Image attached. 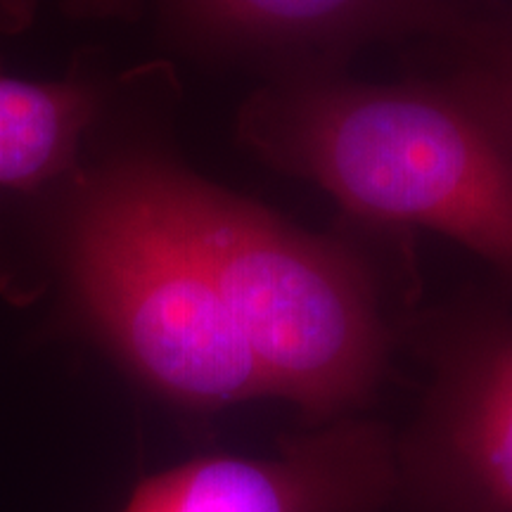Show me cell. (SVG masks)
<instances>
[{"mask_svg":"<svg viewBox=\"0 0 512 512\" xmlns=\"http://www.w3.org/2000/svg\"><path fill=\"white\" fill-rule=\"evenodd\" d=\"M86 17H152L192 53L266 81L342 72L361 50L441 38L465 0H64Z\"/></svg>","mask_w":512,"mask_h":512,"instance_id":"4","label":"cell"},{"mask_svg":"<svg viewBox=\"0 0 512 512\" xmlns=\"http://www.w3.org/2000/svg\"><path fill=\"white\" fill-rule=\"evenodd\" d=\"M235 133L259 162L328 192L361 228L432 230L512 283V147L446 81L271 79L242 102Z\"/></svg>","mask_w":512,"mask_h":512,"instance_id":"1","label":"cell"},{"mask_svg":"<svg viewBox=\"0 0 512 512\" xmlns=\"http://www.w3.org/2000/svg\"><path fill=\"white\" fill-rule=\"evenodd\" d=\"M392 482L387 434L337 420L278 456H209L147 477L124 512H377Z\"/></svg>","mask_w":512,"mask_h":512,"instance_id":"5","label":"cell"},{"mask_svg":"<svg viewBox=\"0 0 512 512\" xmlns=\"http://www.w3.org/2000/svg\"><path fill=\"white\" fill-rule=\"evenodd\" d=\"M105 88L86 76L31 83L0 74V188L36 190L79 166Z\"/></svg>","mask_w":512,"mask_h":512,"instance_id":"7","label":"cell"},{"mask_svg":"<svg viewBox=\"0 0 512 512\" xmlns=\"http://www.w3.org/2000/svg\"><path fill=\"white\" fill-rule=\"evenodd\" d=\"M418 451L453 512H512V316H446Z\"/></svg>","mask_w":512,"mask_h":512,"instance_id":"6","label":"cell"},{"mask_svg":"<svg viewBox=\"0 0 512 512\" xmlns=\"http://www.w3.org/2000/svg\"><path fill=\"white\" fill-rule=\"evenodd\" d=\"M38 0H0V31L19 34L36 19Z\"/></svg>","mask_w":512,"mask_h":512,"instance_id":"9","label":"cell"},{"mask_svg":"<svg viewBox=\"0 0 512 512\" xmlns=\"http://www.w3.org/2000/svg\"><path fill=\"white\" fill-rule=\"evenodd\" d=\"M155 147L69 174L60 259L76 316L157 394L195 411L268 396L214 280L155 178Z\"/></svg>","mask_w":512,"mask_h":512,"instance_id":"3","label":"cell"},{"mask_svg":"<svg viewBox=\"0 0 512 512\" xmlns=\"http://www.w3.org/2000/svg\"><path fill=\"white\" fill-rule=\"evenodd\" d=\"M430 46L448 67L441 81L465 95L512 147V8L465 0L451 29Z\"/></svg>","mask_w":512,"mask_h":512,"instance_id":"8","label":"cell"},{"mask_svg":"<svg viewBox=\"0 0 512 512\" xmlns=\"http://www.w3.org/2000/svg\"><path fill=\"white\" fill-rule=\"evenodd\" d=\"M162 197L238 325L268 396L311 422L363 406L387 368L380 283L347 238L294 226L264 204L152 152Z\"/></svg>","mask_w":512,"mask_h":512,"instance_id":"2","label":"cell"}]
</instances>
